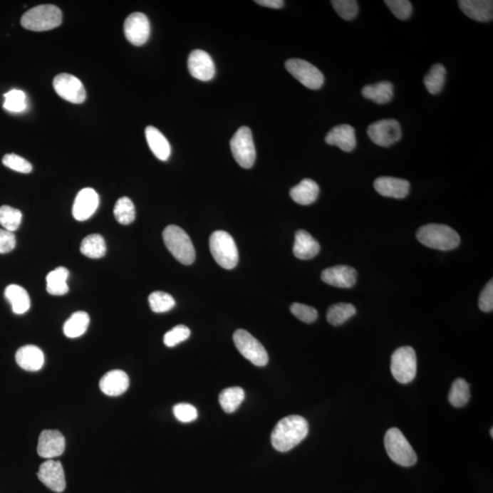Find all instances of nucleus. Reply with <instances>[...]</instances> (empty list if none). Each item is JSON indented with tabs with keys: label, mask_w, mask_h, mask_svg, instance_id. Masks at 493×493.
<instances>
[{
	"label": "nucleus",
	"mask_w": 493,
	"mask_h": 493,
	"mask_svg": "<svg viewBox=\"0 0 493 493\" xmlns=\"http://www.w3.org/2000/svg\"><path fill=\"white\" fill-rule=\"evenodd\" d=\"M309 425L306 418L293 415L282 418L271 433V444L280 452L293 450L307 437Z\"/></svg>",
	"instance_id": "1"
},
{
	"label": "nucleus",
	"mask_w": 493,
	"mask_h": 493,
	"mask_svg": "<svg viewBox=\"0 0 493 493\" xmlns=\"http://www.w3.org/2000/svg\"><path fill=\"white\" fill-rule=\"evenodd\" d=\"M418 242L429 248L439 251H452L457 248L460 238L453 229L442 224H427L417 230Z\"/></svg>",
	"instance_id": "2"
},
{
	"label": "nucleus",
	"mask_w": 493,
	"mask_h": 493,
	"mask_svg": "<svg viewBox=\"0 0 493 493\" xmlns=\"http://www.w3.org/2000/svg\"><path fill=\"white\" fill-rule=\"evenodd\" d=\"M63 22V13L58 6L45 4L35 6L22 16L21 24L26 30L46 31L59 27Z\"/></svg>",
	"instance_id": "3"
},
{
	"label": "nucleus",
	"mask_w": 493,
	"mask_h": 493,
	"mask_svg": "<svg viewBox=\"0 0 493 493\" xmlns=\"http://www.w3.org/2000/svg\"><path fill=\"white\" fill-rule=\"evenodd\" d=\"M163 239L165 246L177 261L184 265L192 264L196 258L192 242L184 229L170 225L165 229Z\"/></svg>",
	"instance_id": "4"
},
{
	"label": "nucleus",
	"mask_w": 493,
	"mask_h": 493,
	"mask_svg": "<svg viewBox=\"0 0 493 493\" xmlns=\"http://www.w3.org/2000/svg\"><path fill=\"white\" fill-rule=\"evenodd\" d=\"M210 252L217 264L226 270H232L238 264V248L232 235L223 230L213 232L209 239Z\"/></svg>",
	"instance_id": "5"
},
{
	"label": "nucleus",
	"mask_w": 493,
	"mask_h": 493,
	"mask_svg": "<svg viewBox=\"0 0 493 493\" xmlns=\"http://www.w3.org/2000/svg\"><path fill=\"white\" fill-rule=\"evenodd\" d=\"M385 447L388 456L398 465L411 467L416 464L417 454L400 430L392 427L387 431Z\"/></svg>",
	"instance_id": "6"
},
{
	"label": "nucleus",
	"mask_w": 493,
	"mask_h": 493,
	"mask_svg": "<svg viewBox=\"0 0 493 493\" xmlns=\"http://www.w3.org/2000/svg\"><path fill=\"white\" fill-rule=\"evenodd\" d=\"M391 372L395 380L408 384L417 375V356L411 346L400 347L391 358Z\"/></svg>",
	"instance_id": "7"
},
{
	"label": "nucleus",
	"mask_w": 493,
	"mask_h": 493,
	"mask_svg": "<svg viewBox=\"0 0 493 493\" xmlns=\"http://www.w3.org/2000/svg\"><path fill=\"white\" fill-rule=\"evenodd\" d=\"M230 148L237 163L243 168H251L256 160V149L251 129L242 126L230 140Z\"/></svg>",
	"instance_id": "8"
},
{
	"label": "nucleus",
	"mask_w": 493,
	"mask_h": 493,
	"mask_svg": "<svg viewBox=\"0 0 493 493\" xmlns=\"http://www.w3.org/2000/svg\"><path fill=\"white\" fill-rule=\"evenodd\" d=\"M238 351L246 359L257 366H265L269 362V356L264 346L255 337L245 330H237L233 336Z\"/></svg>",
	"instance_id": "9"
},
{
	"label": "nucleus",
	"mask_w": 493,
	"mask_h": 493,
	"mask_svg": "<svg viewBox=\"0 0 493 493\" xmlns=\"http://www.w3.org/2000/svg\"><path fill=\"white\" fill-rule=\"evenodd\" d=\"M285 68L295 79L311 90H319L324 83L323 74L314 65L301 59H290Z\"/></svg>",
	"instance_id": "10"
},
{
	"label": "nucleus",
	"mask_w": 493,
	"mask_h": 493,
	"mask_svg": "<svg viewBox=\"0 0 493 493\" xmlns=\"http://www.w3.org/2000/svg\"><path fill=\"white\" fill-rule=\"evenodd\" d=\"M368 135L376 145L390 147L402 137L400 123L395 119L379 120L368 126Z\"/></svg>",
	"instance_id": "11"
},
{
	"label": "nucleus",
	"mask_w": 493,
	"mask_h": 493,
	"mask_svg": "<svg viewBox=\"0 0 493 493\" xmlns=\"http://www.w3.org/2000/svg\"><path fill=\"white\" fill-rule=\"evenodd\" d=\"M53 88L61 98L68 102L83 103L86 99V90L77 77L68 73H61L54 78Z\"/></svg>",
	"instance_id": "12"
},
{
	"label": "nucleus",
	"mask_w": 493,
	"mask_h": 493,
	"mask_svg": "<svg viewBox=\"0 0 493 493\" xmlns=\"http://www.w3.org/2000/svg\"><path fill=\"white\" fill-rule=\"evenodd\" d=\"M123 30L130 43L135 46H142L150 37V22L144 13H133L125 19Z\"/></svg>",
	"instance_id": "13"
},
{
	"label": "nucleus",
	"mask_w": 493,
	"mask_h": 493,
	"mask_svg": "<svg viewBox=\"0 0 493 493\" xmlns=\"http://www.w3.org/2000/svg\"><path fill=\"white\" fill-rule=\"evenodd\" d=\"M188 71L196 79L209 82L216 73V67L212 58L206 51L194 50L187 60Z\"/></svg>",
	"instance_id": "14"
},
{
	"label": "nucleus",
	"mask_w": 493,
	"mask_h": 493,
	"mask_svg": "<svg viewBox=\"0 0 493 493\" xmlns=\"http://www.w3.org/2000/svg\"><path fill=\"white\" fill-rule=\"evenodd\" d=\"M38 478L55 492H63L66 488L63 467L60 462L48 460L38 468Z\"/></svg>",
	"instance_id": "15"
},
{
	"label": "nucleus",
	"mask_w": 493,
	"mask_h": 493,
	"mask_svg": "<svg viewBox=\"0 0 493 493\" xmlns=\"http://www.w3.org/2000/svg\"><path fill=\"white\" fill-rule=\"evenodd\" d=\"M65 450L63 435L58 430L42 431L38 437V454L41 458L51 460L63 455Z\"/></svg>",
	"instance_id": "16"
},
{
	"label": "nucleus",
	"mask_w": 493,
	"mask_h": 493,
	"mask_svg": "<svg viewBox=\"0 0 493 493\" xmlns=\"http://www.w3.org/2000/svg\"><path fill=\"white\" fill-rule=\"evenodd\" d=\"M99 206V196L93 188L86 187L78 193L74 200L73 215L78 222H85L95 213Z\"/></svg>",
	"instance_id": "17"
},
{
	"label": "nucleus",
	"mask_w": 493,
	"mask_h": 493,
	"mask_svg": "<svg viewBox=\"0 0 493 493\" xmlns=\"http://www.w3.org/2000/svg\"><path fill=\"white\" fill-rule=\"evenodd\" d=\"M358 271L350 266L338 265L322 272V280L331 286L349 289L356 284Z\"/></svg>",
	"instance_id": "18"
},
{
	"label": "nucleus",
	"mask_w": 493,
	"mask_h": 493,
	"mask_svg": "<svg viewBox=\"0 0 493 493\" xmlns=\"http://www.w3.org/2000/svg\"><path fill=\"white\" fill-rule=\"evenodd\" d=\"M376 192L381 196L394 197L401 199L410 193V184L401 178L382 177L375 180L374 183Z\"/></svg>",
	"instance_id": "19"
},
{
	"label": "nucleus",
	"mask_w": 493,
	"mask_h": 493,
	"mask_svg": "<svg viewBox=\"0 0 493 493\" xmlns=\"http://www.w3.org/2000/svg\"><path fill=\"white\" fill-rule=\"evenodd\" d=\"M459 6L464 14L479 22L492 21L493 2L492 0H460Z\"/></svg>",
	"instance_id": "20"
},
{
	"label": "nucleus",
	"mask_w": 493,
	"mask_h": 493,
	"mask_svg": "<svg viewBox=\"0 0 493 493\" xmlns=\"http://www.w3.org/2000/svg\"><path fill=\"white\" fill-rule=\"evenodd\" d=\"M326 142L341 150L352 152L356 147V130L349 125H337L327 134Z\"/></svg>",
	"instance_id": "21"
},
{
	"label": "nucleus",
	"mask_w": 493,
	"mask_h": 493,
	"mask_svg": "<svg viewBox=\"0 0 493 493\" xmlns=\"http://www.w3.org/2000/svg\"><path fill=\"white\" fill-rule=\"evenodd\" d=\"M129 384V378L125 372L122 370H113L100 379V388L103 393L110 397H118L128 390Z\"/></svg>",
	"instance_id": "22"
},
{
	"label": "nucleus",
	"mask_w": 493,
	"mask_h": 493,
	"mask_svg": "<svg viewBox=\"0 0 493 493\" xmlns=\"http://www.w3.org/2000/svg\"><path fill=\"white\" fill-rule=\"evenodd\" d=\"M319 242L306 230H298L295 233L294 254L300 259H311L320 251Z\"/></svg>",
	"instance_id": "23"
},
{
	"label": "nucleus",
	"mask_w": 493,
	"mask_h": 493,
	"mask_svg": "<svg viewBox=\"0 0 493 493\" xmlns=\"http://www.w3.org/2000/svg\"><path fill=\"white\" fill-rule=\"evenodd\" d=\"M16 362L26 371H38L44 365V355L37 346H25L16 353Z\"/></svg>",
	"instance_id": "24"
},
{
	"label": "nucleus",
	"mask_w": 493,
	"mask_h": 493,
	"mask_svg": "<svg viewBox=\"0 0 493 493\" xmlns=\"http://www.w3.org/2000/svg\"><path fill=\"white\" fill-rule=\"evenodd\" d=\"M145 137L155 157L161 161L168 160L171 155V147L165 136L154 126H147L145 128Z\"/></svg>",
	"instance_id": "25"
},
{
	"label": "nucleus",
	"mask_w": 493,
	"mask_h": 493,
	"mask_svg": "<svg viewBox=\"0 0 493 493\" xmlns=\"http://www.w3.org/2000/svg\"><path fill=\"white\" fill-rule=\"evenodd\" d=\"M320 188L313 180L306 178L297 186L291 188L290 194L291 199L300 205L307 206L316 202L319 196Z\"/></svg>",
	"instance_id": "26"
},
{
	"label": "nucleus",
	"mask_w": 493,
	"mask_h": 493,
	"mask_svg": "<svg viewBox=\"0 0 493 493\" xmlns=\"http://www.w3.org/2000/svg\"><path fill=\"white\" fill-rule=\"evenodd\" d=\"M5 297L11 304L13 313L16 314L27 313L31 308L30 295L19 285H9L5 290Z\"/></svg>",
	"instance_id": "27"
},
{
	"label": "nucleus",
	"mask_w": 493,
	"mask_h": 493,
	"mask_svg": "<svg viewBox=\"0 0 493 493\" xmlns=\"http://www.w3.org/2000/svg\"><path fill=\"white\" fill-rule=\"evenodd\" d=\"M362 95L378 105H385L393 99L394 86L389 82H381L366 85L362 90Z\"/></svg>",
	"instance_id": "28"
},
{
	"label": "nucleus",
	"mask_w": 493,
	"mask_h": 493,
	"mask_svg": "<svg viewBox=\"0 0 493 493\" xmlns=\"http://www.w3.org/2000/svg\"><path fill=\"white\" fill-rule=\"evenodd\" d=\"M70 272L65 267H58L47 275V291L54 296H63L69 291L67 284Z\"/></svg>",
	"instance_id": "29"
},
{
	"label": "nucleus",
	"mask_w": 493,
	"mask_h": 493,
	"mask_svg": "<svg viewBox=\"0 0 493 493\" xmlns=\"http://www.w3.org/2000/svg\"><path fill=\"white\" fill-rule=\"evenodd\" d=\"M90 323L89 314L85 311H76L64 323V335L69 338H77L82 336L88 329Z\"/></svg>",
	"instance_id": "30"
},
{
	"label": "nucleus",
	"mask_w": 493,
	"mask_h": 493,
	"mask_svg": "<svg viewBox=\"0 0 493 493\" xmlns=\"http://www.w3.org/2000/svg\"><path fill=\"white\" fill-rule=\"evenodd\" d=\"M81 252L90 259H100L106 254L105 239L100 234L87 236L81 243Z\"/></svg>",
	"instance_id": "31"
},
{
	"label": "nucleus",
	"mask_w": 493,
	"mask_h": 493,
	"mask_svg": "<svg viewBox=\"0 0 493 493\" xmlns=\"http://www.w3.org/2000/svg\"><path fill=\"white\" fill-rule=\"evenodd\" d=\"M245 398V392L242 388L234 387L224 389L219 395V404L226 413L232 414L238 410Z\"/></svg>",
	"instance_id": "32"
},
{
	"label": "nucleus",
	"mask_w": 493,
	"mask_h": 493,
	"mask_svg": "<svg viewBox=\"0 0 493 493\" xmlns=\"http://www.w3.org/2000/svg\"><path fill=\"white\" fill-rule=\"evenodd\" d=\"M447 71L442 64H434L424 78V84L431 94H437L442 90L446 82Z\"/></svg>",
	"instance_id": "33"
},
{
	"label": "nucleus",
	"mask_w": 493,
	"mask_h": 493,
	"mask_svg": "<svg viewBox=\"0 0 493 493\" xmlns=\"http://www.w3.org/2000/svg\"><path fill=\"white\" fill-rule=\"evenodd\" d=\"M356 313V307L351 303H336L327 311V321L333 326H338Z\"/></svg>",
	"instance_id": "34"
},
{
	"label": "nucleus",
	"mask_w": 493,
	"mask_h": 493,
	"mask_svg": "<svg viewBox=\"0 0 493 493\" xmlns=\"http://www.w3.org/2000/svg\"><path fill=\"white\" fill-rule=\"evenodd\" d=\"M113 215L116 220L123 225H129L135 219V207L134 203L128 197H123L116 202L113 209Z\"/></svg>",
	"instance_id": "35"
},
{
	"label": "nucleus",
	"mask_w": 493,
	"mask_h": 493,
	"mask_svg": "<svg viewBox=\"0 0 493 493\" xmlns=\"http://www.w3.org/2000/svg\"><path fill=\"white\" fill-rule=\"evenodd\" d=\"M470 393L468 383L463 378L454 381L449 395L450 403L455 408L464 407L469 400Z\"/></svg>",
	"instance_id": "36"
},
{
	"label": "nucleus",
	"mask_w": 493,
	"mask_h": 493,
	"mask_svg": "<svg viewBox=\"0 0 493 493\" xmlns=\"http://www.w3.org/2000/svg\"><path fill=\"white\" fill-rule=\"evenodd\" d=\"M149 306L155 313H162L173 309L176 301L170 294L165 291H154L148 297Z\"/></svg>",
	"instance_id": "37"
},
{
	"label": "nucleus",
	"mask_w": 493,
	"mask_h": 493,
	"mask_svg": "<svg viewBox=\"0 0 493 493\" xmlns=\"http://www.w3.org/2000/svg\"><path fill=\"white\" fill-rule=\"evenodd\" d=\"M22 213L21 210L9 206L0 207V225L8 232H16L21 226Z\"/></svg>",
	"instance_id": "38"
},
{
	"label": "nucleus",
	"mask_w": 493,
	"mask_h": 493,
	"mask_svg": "<svg viewBox=\"0 0 493 493\" xmlns=\"http://www.w3.org/2000/svg\"><path fill=\"white\" fill-rule=\"evenodd\" d=\"M4 109L12 113H21L27 108L26 94L21 90H11L4 94Z\"/></svg>",
	"instance_id": "39"
},
{
	"label": "nucleus",
	"mask_w": 493,
	"mask_h": 493,
	"mask_svg": "<svg viewBox=\"0 0 493 493\" xmlns=\"http://www.w3.org/2000/svg\"><path fill=\"white\" fill-rule=\"evenodd\" d=\"M332 5L341 18L352 21L358 14V4L356 0H333Z\"/></svg>",
	"instance_id": "40"
},
{
	"label": "nucleus",
	"mask_w": 493,
	"mask_h": 493,
	"mask_svg": "<svg viewBox=\"0 0 493 493\" xmlns=\"http://www.w3.org/2000/svg\"><path fill=\"white\" fill-rule=\"evenodd\" d=\"M2 163L5 167L17 171L19 173L28 174L32 171V165L25 158L15 154H8L2 158Z\"/></svg>",
	"instance_id": "41"
},
{
	"label": "nucleus",
	"mask_w": 493,
	"mask_h": 493,
	"mask_svg": "<svg viewBox=\"0 0 493 493\" xmlns=\"http://www.w3.org/2000/svg\"><path fill=\"white\" fill-rule=\"evenodd\" d=\"M190 328L186 326H177L165 333L164 343L167 347L176 346L190 338Z\"/></svg>",
	"instance_id": "42"
},
{
	"label": "nucleus",
	"mask_w": 493,
	"mask_h": 493,
	"mask_svg": "<svg viewBox=\"0 0 493 493\" xmlns=\"http://www.w3.org/2000/svg\"><path fill=\"white\" fill-rule=\"evenodd\" d=\"M385 3L395 17L401 21L410 19L413 11L411 3L408 0H385Z\"/></svg>",
	"instance_id": "43"
},
{
	"label": "nucleus",
	"mask_w": 493,
	"mask_h": 493,
	"mask_svg": "<svg viewBox=\"0 0 493 493\" xmlns=\"http://www.w3.org/2000/svg\"><path fill=\"white\" fill-rule=\"evenodd\" d=\"M291 311L301 322L306 323H313L318 317L316 309L306 304L295 303L291 306Z\"/></svg>",
	"instance_id": "44"
},
{
	"label": "nucleus",
	"mask_w": 493,
	"mask_h": 493,
	"mask_svg": "<svg viewBox=\"0 0 493 493\" xmlns=\"http://www.w3.org/2000/svg\"><path fill=\"white\" fill-rule=\"evenodd\" d=\"M173 412L177 420L183 423L192 422L197 418V408L190 404H177L175 405Z\"/></svg>",
	"instance_id": "45"
},
{
	"label": "nucleus",
	"mask_w": 493,
	"mask_h": 493,
	"mask_svg": "<svg viewBox=\"0 0 493 493\" xmlns=\"http://www.w3.org/2000/svg\"><path fill=\"white\" fill-rule=\"evenodd\" d=\"M479 307L485 313H491L493 310V281H489L483 289L479 298Z\"/></svg>",
	"instance_id": "46"
},
{
	"label": "nucleus",
	"mask_w": 493,
	"mask_h": 493,
	"mask_svg": "<svg viewBox=\"0 0 493 493\" xmlns=\"http://www.w3.org/2000/svg\"><path fill=\"white\" fill-rule=\"evenodd\" d=\"M16 243L17 242L14 233L0 229V254L12 251L15 249Z\"/></svg>",
	"instance_id": "47"
},
{
	"label": "nucleus",
	"mask_w": 493,
	"mask_h": 493,
	"mask_svg": "<svg viewBox=\"0 0 493 493\" xmlns=\"http://www.w3.org/2000/svg\"><path fill=\"white\" fill-rule=\"evenodd\" d=\"M255 3L271 9H281L284 6V1H281V0H257Z\"/></svg>",
	"instance_id": "48"
},
{
	"label": "nucleus",
	"mask_w": 493,
	"mask_h": 493,
	"mask_svg": "<svg viewBox=\"0 0 493 493\" xmlns=\"http://www.w3.org/2000/svg\"><path fill=\"white\" fill-rule=\"evenodd\" d=\"M491 436L493 437V429H491Z\"/></svg>",
	"instance_id": "49"
}]
</instances>
